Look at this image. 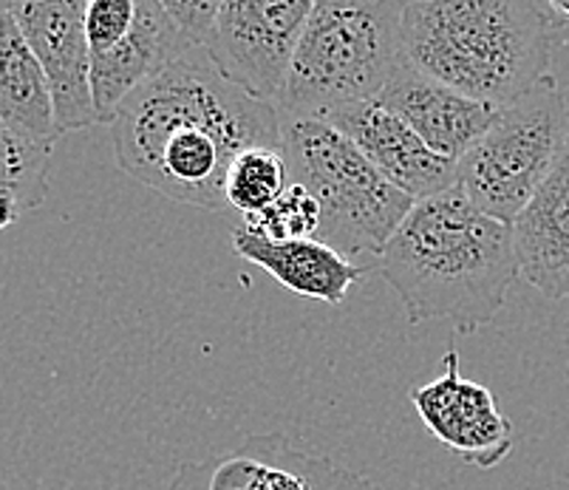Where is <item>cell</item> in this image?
<instances>
[{
	"label": "cell",
	"instance_id": "ac0fdd59",
	"mask_svg": "<svg viewBox=\"0 0 569 490\" xmlns=\"http://www.w3.org/2000/svg\"><path fill=\"white\" fill-rule=\"evenodd\" d=\"M51 151L54 146L0 126V196H12L23 213L40 208L49 196Z\"/></svg>",
	"mask_w": 569,
	"mask_h": 490
},
{
	"label": "cell",
	"instance_id": "9a60e30c",
	"mask_svg": "<svg viewBox=\"0 0 569 490\" xmlns=\"http://www.w3.org/2000/svg\"><path fill=\"white\" fill-rule=\"evenodd\" d=\"M232 252L250 264L261 267L281 287L301 298L323 303H343L349 290L363 278L366 267L351 264L349 258L335 252L318 239L272 241L250 227L232 230Z\"/></svg>",
	"mask_w": 569,
	"mask_h": 490
},
{
	"label": "cell",
	"instance_id": "9c48e42d",
	"mask_svg": "<svg viewBox=\"0 0 569 490\" xmlns=\"http://www.w3.org/2000/svg\"><path fill=\"white\" fill-rule=\"evenodd\" d=\"M26 43L32 46L43 69L54 106L60 137L69 131L100 126L91 91V49L86 38V3L82 0H46L12 3Z\"/></svg>",
	"mask_w": 569,
	"mask_h": 490
},
{
	"label": "cell",
	"instance_id": "6da1fadb",
	"mask_svg": "<svg viewBox=\"0 0 569 490\" xmlns=\"http://www.w3.org/2000/svg\"><path fill=\"white\" fill-rule=\"evenodd\" d=\"M119 170L179 204L227 210V170L250 148H281V117L188 49L142 82L111 120Z\"/></svg>",
	"mask_w": 569,
	"mask_h": 490
},
{
	"label": "cell",
	"instance_id": "44dd1931",
	"mask_svg": "<svg viewBox=\"0 0 569 490\" xmlns=\"http://www.w3.org/2000/svg\"><path fill=\"white\" fill-rule=\"evenodd\" d=\"M20 213H23V210H20V204L12 196H0V233H3L7 227H12L14 221L20 219Z\"/></svg>",
	"mask_w": 569,
	"mask_h": 490
},
{
	"label": "cell",
	"instance_id": "52a82bcc",
	"mask_svg": "<svg viewBox=\"0 0 569 490\" xmlns=\"http://www.w3.org/2000/svg\"><path fill=\"white\" fill-rule=\"evenodd\" d=\"M312 0L219 3L204 51L224 80L252 100L276 108L287 89Z\"/></svg>",
	"mask_w": 569,
	"mask_h": 490
},
{
	"label": "cell",
	"instance_id": "3957f363",
	"mask_svg": "<svg viewBox=\"0 0 569 490\" xmlns=\"http://www.w3.org/2000/svg\"><path fill=\"white\" fill-rule=\"evenodd\" d=\"M408 63L448 89L505 108L552 74L558 20L532 0L402 3Z\"/></svg>",
	"mask_w": 569,
	"mask_h": 490
},
{
	"label": "cell",
	"instance_id": "7c38bea8",
	"mask_svg": "<svg viewBox=\"0 0 569 490\" xmlns=\"http://www.w3.org/2000/svg\"><path fill=\"white\" fill-rule=\"evenodd\" d=\"M188 49L196 46L179 32L164 0H137L131 32L111 49L91 51V91L100 122L111 126L117 108Z\"/></svg>",
	"mask_w": 569,
	"mask_h": 490
},
{
	"label": "cell",
	"instance_id": "e0dca14e",
	"mask_svg": "<svg viewBox=\"0 0 569 490\" xmlns=\"http://www.w3.org/2000/svg\"><path fill=\"white\" fill-rule=\"evenodd\" d=\"M289 184V170L281 148H250L238 153L227 170L224 199L227 208L252 216L269 208Z\"/></svg>",
	"mask_w": 569,
	"mask_h": 490
},
{
	"label": "cell",
	"instance_id": "5b68a950",
	"mask_svg": "<svg viewBox=\"0 0 569 490\" xmlns=\"http://www.w3.org/2000/svg\"><path fill=\"white\" fill-rule=\"evenodd\" d=\"M281 153L289 182L318 199V241L351 264H360L357 258L377 261L417 204L388 182L349 137L323 120H281Z\"/></svg>",
	"mask_w": 569,
	"mask_h": 490
},
{
	"label": "cell",
	"instance_id": "2e32d148",
	"mask_svg": "<svg viewBox=\"0 0 569 490\" xmlns=\"http://www.w3.org/2000/svg\"><path fill=\"white\" fill-rule=\"evenodd\" d=\"M0 126L46 146L60 139L49 82L20 32L12 3L0 9Z\"/></svg>",
	"mask_w": 569,
	"mask_h": 490
},
{
	"label": "cell",
	"instance_id": "30bf717a",
	"mask_svg": "<svg viewBox=\"0 0 569 490\" xmlns=\"http://www.w3.org/2000/svg\"><path fill=\"white\" fill-rule=\"evenodd\" d=\"M445 371L426 386H413L411 402L433 440L451 448L473 468L501 466L513 451V422L496 406L488 386L465 380L457 349L442 358Z\"/></svg>",
	"mask_w": 569,
	"mask_h": 490
},
{
	"label": "cell",
	"instance_id": "ffe728a7",
	"mask_svg": "<svg viewBox=\"0 0 569 490\" xmlns=\"http://www.w3.org/2000/svg\"><path fill=\"white\" fill-rule=\"evenodd\" d=\"M137 0H91L86 3V38L91 51H106L131 32Z\"/></svg>",
	"mask_w": 569,
	"mask_h": 490
},
{
	"label": "cell",
	"instance_id": "d6986e66",
	"mask_svg": "<svg viewBox=\"0 0 569 490\" xmlns=\"http://www.w3.org/2000/svg\"><path fill=\"white\" fill-rule=\"evenodd\" d=\"M244 227H250V230L272 241L318 239L320 204L307 188L289 182L269 208H263L261 213L247 216Z\"/></svg>",
	"mask_w": 569,
	"mask_h": 490
},
{
	"label": "cell",
	"instance_id": "603a6c76",
	"mask_svg": "<svg viewBox=\"0 0 569 490\" xmlns=\"http://www.w3.org/2000/svg\"><path fill=\"white\" fill-rule=\"evenodd\" d=\"M9 7V3H0V9H7Z\"/></svg>",
	"mask_w": 569,
	"mask_h": 490
},
{
	"label": "cell",
	"instance_id": "7a4b0ae2",
	"mask_svg": "<svg viewBox=\"0 0 569 490\" xmlns=\"http://www.w3.org/2000/svg\"><path fill=\"white\" fill-rule=\"evenodd\" d=\"M408 323L448 321L470 334L490 327L519 278L513 227L490 219L453 188L417 201L377 258Z\"/></svg>",
	"mask_w": 569,
	"mask_h": 490
},
{
	"label": "cell",
	"instance_id": "7402d4cb",
	"mask_svg": "<svg viewBox=\"0 0 569 490\" xmlns=\"http://www.w3.org/2000/svg\"><path fill=\"white\" fill-rule=\"evenodd\" d=\"M550 9L552 14H558V18L569 20V0H550Z\"/></svg>",
	"mask_w": 569,
	"mask_h": 490
},
{
	"label": "cell",
	"instance_id": "ba28073f",
	"mask_svg": "<svg viewBox=\"0 0 569 490\" xmlns=\"http://www.w3.org/2000/svg\"><path fill=\"white\" fill-rule=\"evenodd\" d=\"M168 490H386L340 468L335 459L301 451L283 434H250L236 451L184 462Z\"/></svg>",
	"mask_w": 569,
	"mask_h": 490
},
{
	"label": "cell",
	"instance_id": "8992f818",
	"mask_svg": "<svg viewBox=\"0 0 569 490\" xmlns=\"http://www.w3.org/2000/svg\"><path fill=\"white\" fill-rule=\"evenodd\" d=\"M569 139V108L556 74L496 111L493 126L457 162L459 188L490 219L510 224L545 184Z\"/></svg>",
	"mask_w": 569,
	"mask_h": 490
},
{
	"label": "cell",
	"instance_id": "8fae6325",
	"mask_svg": "<svg viewBox=\"0 0 569 490\" xmlns=\"http://www.w3.org/2000/svg\"><path fill=\"white\" fill-rule=\"evenodd\" d=\"M323 122L349 137L382 177L413 201L448 193L459 184L457 162L433 153L417 131L380 100L338 108Z\"/></svg>",
	"mask_w": 569,
	"mask_h": 490
},
{
	"label": "cell",
	"instance_id": "5bb4252c",
	"mask_svg": "<svg viewBox=\"0 0 569 490\" xmlns=\"http://www.w3.org/2000/svg\"><path fill=\"white\" fill-rule=\"evenodd\" d=\"M519 278L552 301H569V139L556 168L513 221Z\"/></svg>",
	"mask_w": 569,
	"mask_h": 490
},
{
	"label": "cell",
	"instance_id": "277c9868",
	"mask_svg": "<svg viewBox=\"0 0 569 490\" xmlns=\"http://www.w3.org/2000/svg\"><path fill=\"white\" fill-rule=\"evenodd\" d=\"M406 63L402 3L315 0L276 111L281 120H326L380 100Z\"/></svg>",
	"mask_w": 569,
	"mask_h": 490
},
{
	"label": "cell",
	"instance_id": "4fadbf2b",
	"mask_svg": "<svg viewBox=\"0 0 569 490\" xmlns=\"http://www.w3.org/2000/svg\"><path fill=\"white\" fill-rule=\"evenodd\" d=\"M380 102L402 117L433 153L451 162H459L488 133L499 111L431 80L411 63L397 71Z\"/></svg>",
	"mask_w": 569,
	"mask_h": 490
}]
</instances>
